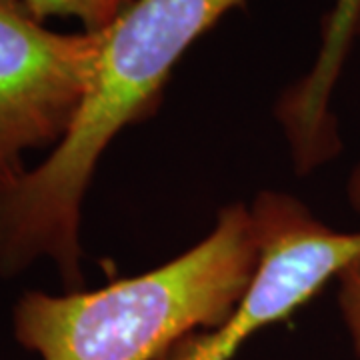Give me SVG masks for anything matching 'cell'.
Listing matches in <instances>:
<instances>
[{"instance_id": "1", "label": "cell", "mask_w": 360, "mask_h": 360, "mask_svg": "<svg viewBox=\"0 0 360 360\" xmlns=\"http://www.w3.org/2000/svg\"><path fill=\"white\" fill-rule=\"evenodd\" d=\"M243 4L132 0L103 30L96 75L72 127L44 162L0 193V276L49 258L68 286L82 283V202L108 142L153 110L184 52Z\"/></svg>"}, {"instance_id": "2", "label": "cell", "mask_w": 360, "mask_h": 360, "mask_svg": "<svg viewBox=\"0 0 360 360\" xmlns=\"http://www.w3.org/2000/svg\"><path fill=\"white\" fill-rule=\"evenodd\" d=\"M257 266L252 212L226 206L202 243L158 269L96 290L22 295L14 338L40 360H160L182 338L226 321Z\"/></svg>"}, {"instance_id": "3", "label": "cell", "mask_w": 360, "mask_h": 360, "mask_svg": "<svg viewBox=\"0 0 360 360\" xmlns=\"http://www.w3.org/2000/svg\"><path fill=\"white\" fill-rule=\"evenodd\" d=\"M250 212L258 266L245 298L220 326L182 338L160 360H231L250 336L290 319L360 257V232L330 229L288 194H258Z\"/></svg>"}, {"instance_id": "4", "label": "cell", "mask_w": 360, "mask_h": 360, "mask_svg": "<svg viewBox=\"0 0 360 360\" xmlns=\"http://www.w3.org/2000/svg\"><path fill=\"white\" fill-rule=\"evenodd\" d=\"M103 32H58L22 0H0V193L25 174V155L56 146L89 94Z\"/></svg>"}, {"instance_id": "5", "label": "cell", "mask_w": 360, "mask_h": 360, "mask_svg": "<svg viewBox=\"0 0 360 360\" xmlns=\"http://www.w3.org/2000/svg\"><path fill=\"white\" fill-rule=\"evenodd\" d=\"M359 34L360 0H335L333 11L322 20L321 49L312 68L288 86L276 106L300 172H309L340 150L330 98Z\"/></svg>"}, {"instance_id": "6", "label": "cell", "mask_w": 360, "mask_h": 360, "mask_svg": "<svg viewBox=\"0 0 360 360\" xmlns=\"http://www.w3.org/2000/svg\"><path fill=\"white\" fill-rule=\"evenodd\" d=\"M39 20L75 18L84 32H103L132 4V0H22Z\"/></svg>"}, {"instance_id": "7", "label": "cell", "mask_w": 360, "mask_h": 360, "mask_svg": "<svg viewBox=\"0 0 360 360\" xmlns=\"http://www.w3.org/2000/svg\"><path fill=\"white\" fill-rule=\"evenodd\" d=\"M338 304L356 360H360V257L338 274Z\"/></svg>"}, {"instance_id": "8", "label": "cell", "mask_w": 360, "mask_h": 360, "mask_svg": "<svg viewBox=\"0 0 360 360\" xmlns=\"http://www.w3.org/2000/svg\"><path fill=\"white\" fill-rule=\"evenodd\" d=\"M348 200H350L352 208L360 212V162L352 170L350 180H348Z\"/></svg>"}]
</instances>
